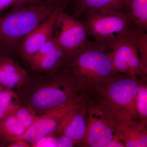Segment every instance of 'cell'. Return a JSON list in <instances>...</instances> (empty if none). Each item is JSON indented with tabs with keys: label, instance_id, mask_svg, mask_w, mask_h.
Masks as SVG:
<instances>
[{
	"label": "cell",
	"instance_id": "1",
	"mask_svg": "<svg viewBox=\"0 0 147 147\" xmlns=\"http://www.w3.org/2000/svg\"><path fill=\"white\" fill-rule=\"evenodd\" d=\"M38 74L30 76L28 82L16 92L21 104L32 108L38 115L82 100L81 88L64 68L53 73Z\"/></svg>",
	"mask_w": 147,
	"mask_h": 147
},
{
	"label": "cell",
	"instance_id": "2",
	"mask_svg": "<svg viewBox=\"0 0 147 147\" xmlns=\"http://www.w3.org/2000/svg\"><path fill=\"white\" fill-rule=\"evenodd\" d=\"M63 68L76 80L83 94L118 73L113 71L108 52L90 41L68 57Z\"/></svg>",
	"mask_w": 147,
	"mask_h": 147
},
{
	"label": "cell",
	"instance_id": "3",
	"mask_svg": "<svg viewBox=\"0 0 147 147\" xmlns=\"http://www.w3.org/2000/svg\"><path fill=\"white\" fill-rule=\"evenodd\" d=\"M138 77L117 73L96 89L84 95L102 102L127 118L141 122L136 103Z\"/></svg>",
	"mask_w": 147,
	"mask_h": 147
},
{
	"label": "cell",
	"instance_id": "4",
	"mask_svg": "<svg viewBox=\"0 0 147 147\" xmlns=\"http://www.w3.org/2000/svg\"><path fill=\"white\" fill-rule=\"evenodd\" d=\"M56 3L46 0L27 6L22 5L0 15V41L10 44L24 39L50 16Z\"/></svg>",
	"mask_w": 147,
	"mask_h": 147
},
{
	"label": "cell",
	"instance_id": "5",
	"mask_svg": "<svg viewBox=\"0 0 147 147\" xmlns=\"http://www.w3.org/2000/svg\"><path fill=\"white\" fill-rule=\"evenodd\" d=\"M83 16L88 36L107 52L113 50L134 26L129 12L89 13Z\"/></svg>",
	"mask_w": 147,
	"mask_h": 147
},
{
	"label": "cell",
	"instance_id": "6",
	"mask_svg": "<svg viewBox=\"0 0 147 147\" xmlns=\"http://www.w3.org/2000/svg\"><path fill=\"white\" fill-rule=\"evenodd\" d=\"M82 101L87 110L86 130L77 146L105 147L116 136L108 111L102 103L90 98L83 96Z\"/></svg>",
	"mask_w": 147,
	"mask_h": 147
},
{
	"label": "cell",
	"instance_id": "7",
	"mask_svg": "<svg viewBox=\"0 0 147 147\" xmlns=\"http://www.w3.org/2000/svg\"><path fill=\"white\" fill-rule=\"evenodd\" d=\"M58 14L53 36L68 58L89 41L86 28L82 21L64 13Z\"/></svg>",
	"mask_w": 147,
	"mask_h": 147
},
{
	"label": "cell",
	"instance_id": "8",
	"mask_svg": "<svg viewBox=\"0 0 147 147\" xmlns=\"http://www.w3.org/2000/svg\"><path fill=\"white\" fill-rule=\"evenodd\" d=\"M128 33L108 53L113 71L129 76H147V68L143 65L137 47Z\"/></svg>",
	"mask_w": 147,
	"mask_h": 147
},
{
	"label": "cell",
	"instance_id": "9",
	"mask_svg": "<svg viewBox=\"0 0 147 147\" xmlns=\"http://www.w3.org/2000/svg\"><path fill=\"white\" fill-rule=\"evenodd\" d=\"M82 101V99L64 104L38 115L32 124L26 130L23 139L31 145L42 137L55 134L65 117Z\"/></svg>",
	"mask_w": 147,
	"mask_h": 147
},
{
	"label": "cell",
	"instance_id": "10",
	"mask_svg": "<svg viewBox=\"0 0 147 147\" xmlns=\"http://www.w3.org/2000/svg\"><path fill=\"white\" fill-rule=\"evenodd\" d=\"M110 116L116 136L126 147H147V126L120 115L102 102Z\"/></svg>",
	"mask_w": 147,
	"mask_h": 147
},
{
	"label": "cell",
	"instance_id": "11",
	"mask_svg": "<svg viewBox=\"0 0 147 147\" xmlns=\"http://www.w3.org/2000/svg\"><path fill=\"white\" fill-rule=\"evenodd\" d=\"M62 1L56 3L50 16L23 39L20 53L27 61L53 36L58 14L64 9Z\"/></svg>",
	"mask_w": 147,
	"mask_h": 147
},
{
	"label": "cell",
	"instance_id": "12",
	"mask_svg": "<svg viewBox=\"0 0 147 147\" xmlns=\"http://www.w3.org/2000/svg\"><path fill=\"white\" fill-rule=\"evenodd\" d=\"M67 59L53 36L28 62L32 70L37 73H50L63 68Z\"/></svg>",
	"mask_w": 147,
	"mask_h": 147
},
{
	"label": "cell",
	"instance_id": "13",
	"mask_svg": "<svg viewBox=\"0 0 147 147\" xmlns=\"http://www.w3.org/2000/svg\"><path fill=\"white\" fill-rule=\"evenodd\" d=\"M87 124L86 108L82 101L65 117L54 134L68 136L77 146L84 139Z\"/></svg>",
	"mask_w": 147,
	"mask_h": 147
},
{
	"label": "cell",
	"instance_id": "14",
	"mask_svg": "<svg viewBox=\"0 0 147 147\" xmlns=\"http://www.w3.org/2000/svg\"><path fill=\"white\" fill-rule=\"evenodd\" d=\"M74 16L86 13L129 12V0H76Z\"/></svg>",
	"mask_w": 147,
	"mask_h": 147
},
{
	"label": "cell",
	"instance_id": "15",
	"mask_svg": "<svg viewBox=\"0 0 147 147\" xmlns=\"http://www.w3.org/2000/svg\"><path fill=\"white\" fill-rule=\"evenodd\" d=\"M29 79L27 71L12 59L5 55L0 57V84L4 88L17 89Z\"/></svg>",
	"mask_w": 147,
	"mask_h": 147
},
{
	"label": "cell",
	"instance_id": "16",
	"mask_svg": "<svg viewBox=\"0 0 147 147\" xmlns=\"http://www.w3.org/2000/svg\"><path fill=\"white\" fill-rule=\"evenodd\" d=\"M12 111L0 120V142L9 143V144L23 139L26 130Z\"/></svg>",
	"mask_w": 147,
	"mask_h": 147
},
{
	"label": "cell",
	"instance_id": "17",
	"mask_svg": "<svg viewBox=\"0 0 147 147\" xmlns=\"http://www.w3.org/2000/svg\"><path fill=\"white\" fill-rule=\"evenodd\" d=\"M129 12L134 27L147 30V0H129Z\"/></svg>",
	"mask_w": 147,
	"mask_h": 147
},
{
	"label": "cell",
	"instance_id": "18",
	"mask_svg": "<svg viewBox=\"0 0 147 147\" xmlns=\"http://www.w3.org/2000/svg\"><path fill=\"white\" fill-rule=\"evenodd\" d=\"M21 104L16 92L7 88L4 89L0 93V120Z\"/></svg>",
	"mask_w": 147,
	"mask_h": 147
},
{
	"label": "cell",
	"instance_id": "19",
	"mask_svg": "<svg viewBox=\"0 0 147 147\" xmlns=\"http://www.w3.org/2000/svg\"><path fill=\"white\" fill-rule=\"evenodd\" d=\"M137 108L141 123L147 125V76L141 77L137 89Z\"/></svg>",
	"mask_w": 147,
	"mask_h": 147
},
{
	"label": "cell",
	"instance_id": "20",
	"mask_svg": "<svg viewBox=\"0 0 147 147\" xmlns=\"http://www.w3.org/2000/svg\"><path fill=\"white\" fill-rule=\"evenodd\" d=\"M128 35L132 40L140 55L143 65L147 68V35L144 31L133 26Z\"/></svg>",
	"mask_w": 147,
	"mask_h": 147
},
{
	"label": "cell",
	"instance_id": "21",
	"mask_svg": "<svg viewBox=\"0 0 147 147\" xmlns=\"http://www.w3.org/2000/svg\"><path fill=\"white\" fill-rule=\"evenodd\" d=\"M12 112L26 129L32 124L38 116L32 108L22 104L16 106Z\"/></svg>",
	"mask_w": 147,
	"mask_h": 147
},
{
	"label": "cell",
	"instance_id": "22",
	"mask_svg": "<svg viewBox=\"0 0 147 147\" xmlns=\"http://www.w3.org/2000/svg\"><path fill=\"white\" fill-rule=\"evenodd\" d=\"M31 146L34 147H57V137L54 134L47 135L32 144Z\"/></svg>",
	"mask_w": 147,
	"mask_h": 147
},
{
	"label": "cell",
	"instance_id": "23",
	"mask_svg": "<svg viewBox=\"0 0 147 147\" xmlns=\"http://www.w3.org/2000/svg\"><path fill=\"white\" fill-rule=\"evenodd\" d=\"M30 3L28 0H0V15L3 11L10 7Z\"/></svg>",
	"mask_w": 147,
	"mask_h": 147
},
{
	"label": "cell",
	"instance_id": "24",
	"mask_svg": "<svg viewBox=\"0 0 147 147\" xmlns=\"http://www.w3.org/2000/svg\"><path fill=\"white\" fill-rule=\"evenodd\" d=\"M57 147H72L76 146V143L71 137L64 134L56 136Z\"/></svg>",
	"mask_w": 147,
	"mask_h": 147
},
{
	"label": "cell",
	"instance_id": "25",
	"mask_svg": "<svg viewBox=\"0 0 147 147\" xmlns=\"http://www.w3.org/2000/svg\"><path fill=\"white\" fill-rule=\"evenodd\" d=\"M105 147H125V146L123 142L115 136L105 145Z\"/></svg>",
	"mask_w": 147,
	"mask_h": 147
},
{
	"label": "cell",
	"instance_id": "26",
	"mask_svg": "<svg viewBox=\"0 0 147 147\" xmlns=\"http://www.w3.org/2000/svg\"><path fill=\"white\" fill-rule=\"evenodd\" d=\"M31 145L24 139L16 140L8 145L9 147H29Z\"/></svg>",
	"mask_w": 147,
	"mask_h": 147
},
{
	"label": "cell",
	"instance_id": "27",
	"mask_svg": "<svg viewBox=\"0 0 147 147\" xmlns=\"http://www.w3.org/2000/svg\"><path fill=\"white\" fill-rule=\"evenodd\" d=\"M28 1L30 3H32L39 2L43 1V0H28Z\"/></svg>",
	"mask_w": 147,
	"mask_h": 147
},
{
	"label": "cell",
	"instance_id": "28",
	"mask_svg": "<svg viewBox=\"0 0 147 147\" xmlns=\"http://www.w3.org/2000/svg\"><path fill=\"white\" fill-rule=\"evenodd\" d=\"M4 88H4V87L2 85H1L0 84V93H1V92L2 91Z\"/></svg>",
	"mask_w": 147,
	"mask_h": 147
},
{
	"label": "cell",
	"instance_id": "29",
	"mask_svg": "<svg viewBox=\"0 0 147 147\" xmlns=\"http://www.w3.org/2000/svg\"><path fill=\"white\" fill-rule=\"evenodd\" d=\"M50 1H53L54 3H57L59 2H61L62 1H63V0H50Z\"/></svg>",
	"mask_w": 147,
	"mask_h": 147
},
{
	"label": "cell",
	"instance_id": "30",
	"mask_svg": "<svg viewBox=\"0 0 147 147\" xmlns=\"http://www.w3.org/2000/svg\"><path fill=\"white\" fill-rule=\"evenodd\" d=\"M4 55H5V54L3 53V52L1 50H0V57Z\"/></svg>",
	"mask_w": 147,
	"mask_h": 147
}]
</instances>
